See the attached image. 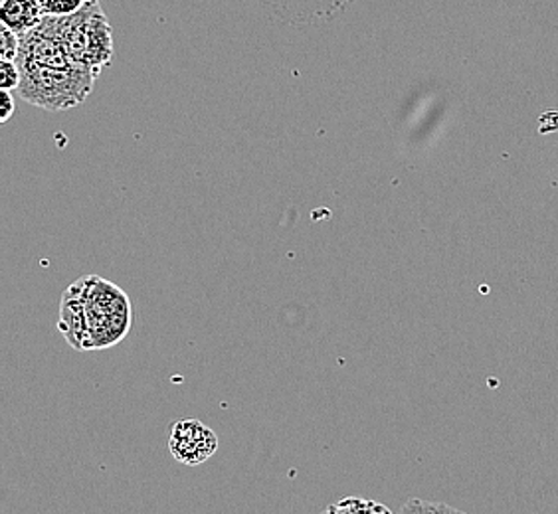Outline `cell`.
<instances>
[{"label": "cell", "mask_w": 558, "mask_h": 514, "mask_svg": "<svg viewBox=\"0 0 558 514\" xmlns=\"http://www.w3.org/2000/svg\"><path fill=\"white\" fill-rule=\"evenodd\" d=\"M16 64L22 99L46 111H64L84 103L99 75L96 70L75 64L65 52L54 16H44L34 30L21 36Z\"/></svg>", "instance_id": "obj_1"}, {"label": "cell", "mask_w": 558, "mask_h": 514, "mask_svg": "<svg viewBox=\"0 0 558 514\" xmlns=\"http://www.w3.org/2000/svg\"><path fill=\"white\" fill-rule=\"evenodd\" d=\"M84 351H104L121 343L131 329V301L116 283L97 276L82 278Z\"/></svg>", "instance_id": "obj_2"}, {"label": "cell", "mask_w": 558, "mask_h": 514, "mask_svg": "<svg viewBox=\"0 0 558 514\" xmlns=\"http://www.w3.org/2000/svg\"><path fill=\"white\" fill-rule=\"evenodd\" d=\"M56 30L75 64L101 74L113 60V34L99 2H86L70 16H54Z\"/></svg>", "instance_id": "obj_3"}, {"label": "cell", "mask_w": 558, "mask_h": 514, "mask_svg": "<svg viewBox=\"0 0 558 514\" xmlns=\"http://www.w3.org/2000/svg\"><path fill=\"white\" fill-rule=\"evenodd\" d=\"M169 450L179 463L196 467L206 463L218 451V438L203 421L181 419L171 426Z\"/></svg>", "instance_id": "obj_4"}, {"label": "cell", "mask_w": 558, "mask_h": 514, "mask_svg": "<svg viewBox=\"0 0 558 514\" xmlns=\"http://www.w3.org/2000/svg\"><path fill=\"white\" fill-rule=\"evenodd\" d=\"M58 329L75 351H84V287L82 279L74 281L62 295Z\"/></svg>", "instance_id": "obj_5"}, {"label": "cell", "mask_w": 558, "mask_h": 514, "mask_svg": "<svg viewBox=\"0 0 558 514\" xmlns=\"http://www.w3.org/2000/svg\"><path fill=\"white\" fill-rule=\"evenodd\" d=\"M0 21L12 33L24 36L34 30L44 21V12L38 0H4Z\"/></svg>", "instance_id": "obj_6"}, {"label": "cell", "mask_w": 558, "mask_h": 514, "mask_svg": "<svg viewBox=\"0 0 558 514\" xmlns=\"http://www.w3.org/2000/svg\"><path fill=\"white\" fill-rule=\"evenodd\" d=\"M323 514H395L387 504L366 501L359 497H349L341 503L329 504Z\"/></svg>", "instance_id": "obj_7"}, {"label": "cell", "mask_w": 558, "mask_h": 514, "mask_svg": "<svg viewBox=\"0 0 558 514\" xmlns=\"http://www.w3.org/2000/svg\"><path fill=\"white\" fill-rule=\"evenodd\" d=\"M397 514H468L450 506L446 503H436V501H422V499H409L407 503L400 506Z\"/></svg>", "instance_id": "obj_8"}, {"label": "cell", "mask_w": 558, "mask_h": 514, "mask_svg": "<svg viewBox=\"0 0 558 514\" xmlns=\"http://www.w3.org/2000/svg\"><path fill=\"white\" fill-rule=\"evenodd\" d=\"M38 2L44 16H70L86 4L84 0H38Z\"/></svg>", "instance_id": "obj_9"}, {"label": "cell", "mask_w": 558, "mask_h": 514, "mask_svg": "<svg viewBox=\"0 0 558 514\" xmlns=\"http://www.w3.org/2000/svg\"><path fill=\"white\" fill-rule=\"evenodd\" d=\"M19 50H21V36L12 33L9 26L2 24V28H0V60L16 62Z\"/></svg>", "instance_id": "obj_10"}, {"label": "cell", "mask_w": 558, "mask_h": 514, "mask_svg": "<svg viewBox=\"0 0 558 514\" xmlns=\"http://www.w3.org/2000/svg\"><path fill=\"white\" fill-rule=\"evenodd\" d=\"M21 86V70L16 62H9V60H0V89H19Z\"/></svg>", "instance_id": "obj_11"}, {"label": "cell", "mask_w": 558, "mask_h": 514, "mask_svg": "<svg viewBox=\"0 0 558 514\" xmlns=\"http://www.w3.org/2000/svg\"><path fill=\"white\" fill-rule=\"evenodd\" d=\"M0 101H2V108H0V121H2V123H7V121L14 115V111H16L14 97H12L11 91L2 89V91H0Z\"/></svg>", "instance_id": "obj_12"}, {"label": "cell", "mask_w": 558, "mask_h": 514, "mask_svg": "<svg viewBox=\"0 0 558 514\" xmlns=\"http://www.w3.org/2000/svg\"><path fill=\"white\" fill-rule=\"evenodd\" d=\"M84 2H99V0H84Z\"/></svg>", "instance_id": "obj_13"}, {"label": "cell", "mask_w": 558, "mask_h": 514, "mask_svg": "<svg viewBox=\"0 0 558 514\" xmlns=\"http://www.w3.org/2000/svg\"><path fill=\"white\" fill-rule=\"evenodd\" d=\"M0 2H4V0H0Z\"/></svg>", "instance_id": "obj_14"}]
</instances>
